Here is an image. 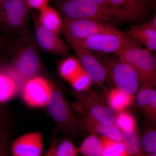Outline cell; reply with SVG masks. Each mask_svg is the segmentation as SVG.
<instances>
[{"instance_id":"obj_1","label":"cell","mask_w":156,"mask_h":156,"mask_svg":"<svg viewBox=\"0 0 156 156\" xmlns=\"http://www.w3.org/2000/svg\"><path fill=\"white\" fill-rule=\"evenodd\" d=\"M58 7L63 17L73 19L92 20L108 23L136 19L127 11L87 0H60Z\"/></svg>"},{"instance_id":"obj_21","label":"cell","mask_w":156,"mask_h":156,"mask_svg":"<svg viewBox=\"0 0 156 156\" xmlns=\"http://www.w3.org/2000/svg\"><path fill=\"white\" fill-rule=\"evenodd\" d=\"M122 133L129 156H146L140 145V138L136 129L131 132L122 131Z\"/></svg>"},{"instance_id":"obj_37","label":"cell","mask_w":156,"mask_h":156,"mask_svg":"<svg viewBox=\"0 0 156 156\" xmlns=\"http://www.w3.org/2000/svg\"><path fill=\"white\" fill-rule=\"evenodd\" d=\"M146 156H156V154H147Z\"/></svg>"},{"instance_id":"obj_3","label":"cell","mask_w":156,"mask_h":156,"mask_svg":"<svg viewBox=\"0 0 156 156\" xmlns=\"http://www.w3.org/2000/svg\"><path fill=\"white\" fill-rule=\"evenodd\" d=\"M48 113L56 124L54 135L58 133L74 134L80 129L77 118L63 91L57 87H53L49 101L46 106Z\"/></svg>"},{"instance_id":"obj_31","label":"cell","mask_w":156,"mask_h":156,"mask_svg":"<svg viewBox=\"0 0 156 156\" xmlns=\"http://www.w3.org/2000/svg\"><path fill=\"white\" fill-rule=\"evenodd\" d=\"M25 2L28 9L40 11L48 5V0H25Z\"/></svg>"},{"instance_id":"obj_19","label":"cell","mask_w":156,"mask_h":156,"mask_svg":"<svg viewBox=\"0 0 156 156\" xmlns=\"http://www.w3.org/2000/svg\"><path fill=\"white\" fill-rule=\"evenodd\" d=\"M115 8L127 11L136 18L141 17L147 9L146 0H110Z\"/></svg>"},{"instance_id":"obj_11","label":"cell","mask_w":156,"mask_h":156,"mask_svg":"<svg viewBox=\"0 0 156 156\" xmlns=\"http://www.w3.org/2000/svg\"><path fill=\"white\" fill-rule=\"evenodd\" d=\"M44 150L43 136L39 131L22 134L10 145L12 156H42Z\"/></svg>"},{"instance_id":"obj_5","label":"cell","mask_w":156,"mask_h":156,"mask_svg":"<svg viewBox=\"0 0 156 156\" xmlns=\"http://www.w3.org/2000/svg\"><path fill=\"white\" fill-rule=\"evenodd\" d=\"M62 22V32L69 44L98 34H127L109 23L92 20L73 19L63 17Z\"/></svg>"},{"instance_id":"obj_30","label":"cell","mask_w":156,"mask_h":156,"mask_svg":"<svg viewBox=\"0 0 156 156\" xmlns=\"http://www.w3.org/2000/svg\"><path fill=\"white\" fill-rule=\"evenodd\" d=\"M10 144L8 133H0V156H10Z\"/></svg>"},{"instance_id":"obj_34","label":"cell","mask_w":156,"mask_h":156,"mask_svg":"<svg viewBox=\"0 0 156 156\" xmlns=\"http://www.w3.org/2000/svg\"><path fill=\"white\" fill-rule=\"evenodd\" d=\"M5 62L4 61L2 58L0 57V69L3 68L5 66H7Z\"/></svg>"},{"instance_id":"obj_9","label":"cell","mask_w":156,"mask_h":156,"mask_svg":"<svg viewBox=\"0 0 156 156\" xmlns=\"http://www.w3.org/2000/svg\"><path fill=\"white\" fill-rule=\"evenodd\" d=\"M28 9L25 0H5L0 6V26L11 31L21 30Z\"/></svg>"},{"instance_id":"obj_27","label":"cell","mask_w":156,"mask_h":156,"mask_svg":"<svg viewBox=\"0 0 156 156\" xmlns=\"http://www.w3.org/2000/svg\"><path fill=\"white\" fill-rule=\"evenodd\" d=\"M69 83L76 91L82 92L89 89L92 82L83 69Z\"/></svg>"},{"instance_id":"obj_4","label":"cell","mask_w":156,"mask_h":156,"mask_svg":"<svg viewBox=\"0 0 156 156\" xmlns=\"http://www.w3.org/2000/svg\"><path fill=\"white\" fill-rule=\"evenodd\" d=\"M121 60L133 68L142 87L153 88L156 84V59L150 51L133 46L116 54Z\"/></svg>"},{"instance_id":"obj_2","label":"cell","mask_w":156,"mask_h":156,"mask_svg":"<svg viewBox=\"0 0 156 156\" xmlns=\"http://www.w3.org/2000/svg\"><path fill=\"white\" fill-rule=\"evenodd\" d=\"M37 45L33 37L23 33L12 48L9 68L17 78L21 88L25 82L37 76L41 69V62Z\"/></svg>"},{"instance_id":"obj_6","label":"cell","mask_w":156,"mask_h":156,"mask_svg":"<svg viewBox=\"0 0 156 156\" xmlns=\"http://www.w3.org/2000/svg\"><path fill=\"white\" fill-rule=\"evenodd\" d=\"M98 58L103 65L108 75L113 81L116 88L134 96L138 91L140 80L134 69L118 56H99Z\"/></svg>"},{"instance_id":"obj_16","label":"cell","mask_w":156,"mask_h":156,"mask_svg":"<svg viewBox=\"0 0 156 156\" xmlns=\"http://www.w3.org/2000/svg\"><path fill=\"white\" fill-rule=\"evenodd\" d=\"M20 88L19 82L10 70L9 66L0 69V104L11 100Z\"/></svg>"},{"instance_id":"obj_7","label":"cell","mask_w":156,"mask_h":156,"mask_svg":"<svg viewBox=\"0 0 156 156\" xmlns=\"http://www.w3.org/2000/svg\"><path fill=\"white\" fill-rule=\"evenodd\" d=\"M70 45L105 53H119L129 47L140 44L128 34L103 33L95 35Z\"/></svg>"},{"instance_id":"obj_28","label":"cell","mask_w":156,"mask_h":156,"mask_svg":"<svg viewBox=\"0 0 156 156\" xmlns=\"http://www.w3.org/2000/svg\"><path fill=\"white\" fill-rule=\"evenodd\" d=\"M56 154L57 156H78L79 149L71 140H65L57 144Z\"/></svg>"},{"instance_id":"obj_32","label":"cell","mask_w":156,"mask_h":156,"mask_svg":"<svg viewBox=\"0 0 156 156\" xmlns=\"http://www.w3.org/2000/svg\"><path fill=\"white\" fill-rule=\"evenodd\" d=\"M57 145V140L55 135H53L50 145L47 151L42 156H57L56 154V147Z\"/></svg>"},{"instance_id":"obj_8","label":"cell","mask_w":156,"mask_h":156,"mask_svg":"<svg viewBox=\"0 0 156 156\" xmlns=\"http://www.w3.org/2000/svg\"><path fill=\"white\" fill-rule=\"evenodd\" d=\"M53 87L46 79L36 76L25 82L21 87V97L29 106H46L50 99Z\"/></svg>"},{"instance_id":"obj_22","label":"cell","mask_w":156,"mask_h":156,"mask_svg":"<svg viewBox=\"0 0 156 156\" xmlns=\"http://www.w3.org/2000/svg\"><path fill=\"white\" fill-rule=\"evenodd\" d=\"M79 153L84 156H101L102 146L100 138L91 134L84 140L79 148Z\"/></svg>"},{"instance_id":"obj_18","label":"cell","mask_w":156,"mask_h":156,"mask_svg":"<svg viewBox=\"0 0 156 156\" xmlns=\"http://www.w3.org/2000/svg\"><path fill=\"white\" fill-rule=\"evenodd\" d=\"M40 11L39 22L45 28L58 35L62 30V18L55 9L48 5Z\"/></svg>"},{"instance_id":"obj_14","label":"cell","mask_w":156,"mask_h":156,"mask_svg":"<svg viewBox=\"0 0 156 156\" xmlns=\"http://www.w3.org/2000/svg\"><path fill=\"white\" fill-rule=\"evenodd\" d=\"M79 119L80 128L85 129L91 134H101L118 142L124 144L122 131L116 125L109 126L103 125L94 120L86 111Z\"/></svg>"},{"instance_id":"obj_24","label":"cell","mask_w":156,"mask_h":156,"mask_svg":"<svg viewBox=\"0 0 156 156\" xmlns=\"http://www.w3.org/2000/svg\"><path fill=\"white\" fill-rule=\"evenodd\" d=\"M83 70L79 60L74 57H69L62 62L59 73L62 78L69 82Z\"/></svg>"},{"instance_id":"obj_36","label":"cell","mask_w":156,"mask_h":156,"mask_svg":"<svg viewBox=\"0 0 156 156\" xmlns=\"http://www.w3.org/2000/svg\"><path fill=\"white\" fill-rule=\"evenodd\" d=\"M148 4L150 5H154L155 3L156 0H146Z\"/></svg>"},{"instance_id":"obj_13","label":"cell","mask_w":156,"mask_h":156,"mask_svg":"<svg viewBox=\"0 0 156 156\" xmlns=\"http://www.w3.org/2000/svg\"><path fill=\"white\" fill-rule=\"evenodd\" d=\"M36 41L37 45L43 50L58 56H65L69 53L67 44L58 35L45 28L38 19L34 20Z\"/></svg>"},{"instance_id":"obj_23","label":"cell","mask_w":156,"mask_h":156,"mask_svg":"<svg viewBox=\"0 0 156 156\" xmlns=\"http://www.w3.org/2000/svg\"><path fill=\"white\" fill-rule=\"evenodd\" d=\"M102 146L101 156H129L124 144L108 137H100Z\"/></svg>"},{"instance_id":"obj_29","label":"cell","mask_w":156,"mask_h":156,"mask_svg":"<svg viewBox=\"0 0 156 156\" xmlns=\"http://www.w3.org/2000/svg\"><path fill=\"white\" fill-rule=\"evenodd\" d=\"M11 121V118L8 112L6 109L0 106V133H8Z\"/></svg>"},{"instance_id":"obj_33","label":"cell","mask_w":156,"mask_h":156,"mask_svg":"<svg viewBox=\"0 0 156 156\" xmlns=\"http://www.w3.org/2000/svg\"><path fill=\"white\" fill-rule=\"evenodd\" d=\"M87 1L102 5L113 6L110 0H87Z\"/></svg>"},{"instance_id":"obj_12","label":"cell","mask_w":156,"mask_h":156,"mask_svg":"<svg viewBox=\"0 0 156 156\" xmlns=\"http://www.w3.org/2000/svg\"><path fill=\"white\" fill-rule=\"evenodd\" d=\"M76 54L81 66L92 82L102 85L106 80L108 74L103 65L89 50L71 45Z\"/></svg>"},{"instance_id":"obj_15","label":"cell","mask_w":156,"mask_h":156,"mask_svg":"<svg viewBox=\"0 0 156 156\" xmlns=\"http://www.w3.org/2000/svg\"><path fill=\"white\" fill-rule=\"evenodd\" d=\"M128 35L142 44L149 51L156 50V17L141 25L133 26L129 29Z\"/></svg>"},{"instance_id":"obj_25","label":"cell","mask_w":156,"mask_h":156,"mask_svg":"<svg viewBox=\"0 0 156 156\" xmlns=\"http://www.w3.org/2000/svg\"><path fill=\"white\" fill-rule=\"evenodd\" d=\"M115 125L122 131L128 132L136 129V123L133 116L126 111L118 113L115 118Z\"/></svg>"},{"instance_id":"obj_26","label":"cell","mask_w":156,"mask_h":156,"mask_svg":"<svg viewBox=\"0 0 156 156\" xmlns=\"http://www.w3.org/2000/svg\"><path fill=\"white\" fill-rule=\"evenodd\" d=\"M140 145L145 153L156 154V130L153 129L147 132L140 139Z\"/></svg>"},{"instance_id":"obj_10","label":"cell","mask_w":156,"mask_h":156,"mask_svg":"<svg viewBox=\"0 0 156 156\" xmlns=\"http://www.w3.org/2000/svg\"><path fill=\"white\" fill-rule=\"evenodd\" d=\"M73 95L95 121L106 126L115 125V116L113 111L97 97L95 98V95H89L76 91L73 92Z\"/></svg>"},{"instance_id":"obj_20","label":"cell","mask_w":156,"mask_h":156,"mask_svg":"<svg viewBox=\"0 0 156 156\" xmlns=\"http://www.w3.org/2000/svg\"><path fill=\"white\" fill-rule=\"evenodd\" d=\"M134 96L117 89H112L108 95V101L112 110L119 113L125 111L134 100Z\"/></svg>"},{"instance_id":"obj_35","label":"cell","mask_w":156,"mask_h":156,"mask_svg":"<svg viewBox=\"0 0 156 156\" xmlns=\"http://www.w3.org/2000/svg\"><path fill=\"white\" fill-rule=\"evenodd\" d=\"M5 39L0 36V48H2L4 45H5Z\"/></svg>"},{"instance_id":"obj_17","label":"cell","mask_w":156,"mask_h":156,"mask_svg":"<svg viewBox=\"0 0 156 156\" xmlns=\"http://www.w3.org/2000/svg\"><path fill=\"white\" fill-rule=\"evenodd\" d=\"M137 105L148 119L155 122L156 91L153 88L141 87L136 96Z\"/></svg>"},{"instance_id":"obj_38","label":"cell","mask_w":156,"mask_h":156,"mask_svg":"<svg viewBox=\"0 0 156 156\" xmlns=\"http://www.w3.org/2000/svg\"><path fill=\"white\" fill-rule=\"evenodd\" d=\"M5 1V0H0V6L2 5V4L4 2V1Z\"/></svg>"}]
</instances>
